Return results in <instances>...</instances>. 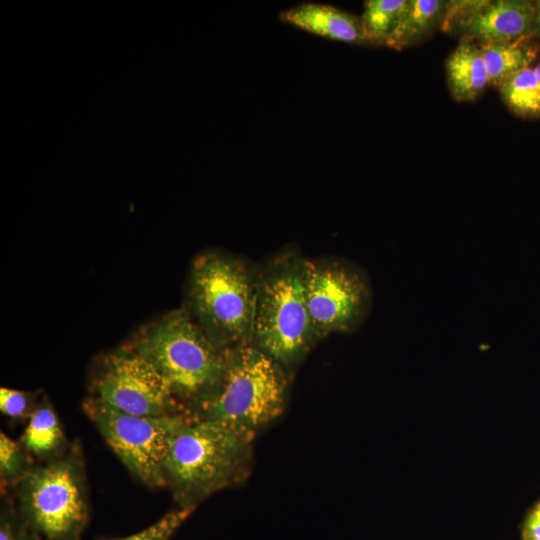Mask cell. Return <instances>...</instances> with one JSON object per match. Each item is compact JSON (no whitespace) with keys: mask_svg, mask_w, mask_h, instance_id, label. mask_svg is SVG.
I'll return each mask as SVG.
<instances>
[{"mask_svg":"<svg viewBox=\"0 0 540 540\" xmlns=\"http://www.w3.org/2000/svg\"><path fill=\"white\" fill-rule=\"evenodd\" d=\"M226 367L216 387L187 413L253 442L284 412L289 374L252 344L225 351Z\"/></svg>","mask_w":540,"mask_h":540,"instance_id":"cell-1","label":"cell"},{"mask_svg":"<svg viewBox=\"0 0 540 540\" xmlns=\"http://www.w3.org/2000/svg\"><path fill=\"white\" fill-rule=\"evenodd\" d=\"M252 464V441L203 420L188 418L164 462V488L179 508L194 509L211 495L242 483Z\"/></svg>","mask_w":540,"mask_h":540,"instance_id":"cell-2","label":"cell"},{"mask_svg":"<svg viewBox=\"0 0 540 540\" xmlns=\"http://www.w3.org/2000/svg\"><path fill=\"white\" fill-rule=\"evenodd\" d=\"M128 344L162 377L186 416L225 371V351L182 309L142 327Z\"/></svg>","mask_w":540,"mask_h":540,"instance_id":"cell-3","label":"cell"},{"mask_svg":"<svg viewBox=\"0 0 540 540\" xmlns=\"http://www.w3.org/2000/svg\"><path fill=\"white\" fill-rule=\"evenodd\" d=\"M304 262L297 254L286 253L257 274L252 345L289 375L322 338L306 303Z\"/></svg>","mask_w":540,"mask_h":540,"instance_id":"cell-4","label":"cell"},{"mask_svg":"<svg viewBox=\"0 0 540 540\" xmlns=\"http://www.w3.org/2000/svg\"><path fill=\"white\" fill-rule=\"evenodd\" d=\"M257 274L240 259L206 252L193 262L189 297L197 324L220 350L252 344Z\"/></svg>","mask_w":540,"mask_h":540,"instance_id":"cell-5","label":"cell"},{"mask_svg":"<svg viewBox=\"0 0 540 540\" xmlns=\"http://www.w3.org/2000/svg\"><path fill=\"white\" fill-rule=\"evenodd\" d=\"M16 507L43 540H81L89 521L85 456L79 440L36 462L11 491Z\"/></svg>","mask_w":540,"mask_h":540,"instance_id":"cell-6","label":"cell"},{"mask_svg":"<svg viewBox=\"0 0 540 540\" xmlns=\"http://www.w3.org/2000/svg\"><path fill=\"white\" fill-rule=\"evenodd\" d=\"M83 410L136 479L149 488H164L163 467L169 446L188 416L131 415L87 397Z\"/></svg>","mask_w":540,"mask_h":540,"instance_id":"cell-7","label":"cell"},{"mask_svg":"<svg viewBox=\"0 0 540 540\" xmlns=\"http://www.w3.org/2000/svg\"><path fill=\"white\" fill-rule=\"evenodd\" d=\"M87 398L137 416L184 414L162 377L129 344L95 360Z\"/></svg>","mask_w":540,"mask_h":540,"instance_id":"cell-8","label":"cell"},{"mask_svg":"<svg viewBox=\"0 0 540 540\" xmlns=\"http://www.w3.org/2000/svg\"><path fill=\"white\" fill-rule=\"evenodd\" d=\"M304 289L312 323L322 338L355 330L370 308L367 277L344 262L305 259Z\"/></svg>","mask_w":540,"mask_h":540,"instance_id":"cell-9","label":"cell"},{"mask_svg":"<svg viewBox=\"0 0 540 540\" xmlns=\"http://www.w3.org/2000/svg\"><path fill=\"white\" fill-rule=\"evenodd\" d=\"M535 4L527 0L485 1L478 9L457 21L465 37L481 44L513 41L531 36Z\"/></svg>","mask_w":540,"mask_h":540,"instance_id":"cell-10","label":"cell"},{"mask_svg":"<svg viewBox=\"0 0 540 540\" xmlns=\"http://www.w3.org/2000/svg\"><path fill=\"white\" fill-rule=\"evenodd\" d=\"M279 19L308 33L334 41L367 45L361 17L333 5L303 2L280 12Z\"/></svg>","mask_w":540,"mask_h":540,"instance_id":"cell-11","label":"cell"},{"mask_svg":"<svg viewBox=\"0 0 540 540\" xmlns=\"http://www.w3.org/2000/svg\"><path fill=\"white\" fill-rule=\"evenodd\" d=\"M447 83L457 101L476 99L489 84L487 68L480 47L464 37L446 59Z\"/></svg>","mask_w":540,"mask_h":540,"instance_id":"cell-12","label":"cell"},{"mask_svg":"<svg viewBox=\"0 0 540 540\" xmlns=\"http://www.w3.org/2000/svg\"><path fill=\"white\" fill-rule=\"evenodd\" d=\"M19 442L36 462L54 459L67 451L68 441L60 420L44 394L20 437Z\"/></svg>","mask_w":540,"mask_h":540,"instance_id":"cell-13","label":"cell"},{"mask_svg":"<svg viewBox=\"0 0 540 540\" xmlns=\"http://www.w3.org/2000/svg\"><path fill=\"white\" fill-rule=\"evenodd\" d=\"M531 37L479 46L487 68L489 84L499 88L512 76L530 67L538 53Z\"/></svg>","mask_w":540,"mask_h":540,"instance_id":"cell-14","label":"cell"},{"mask_svg":"<svg viewBox=\"0 0 540 540\" xmlns=\"http://www.w3.org/2000/svg\"><path fill=\"white\" fill-rule=\"evenodd\" d=\"M445 5L441 0H408L384 46L401 50L420 42L442 20Z\"/></svg>","mask_w":540,"mask_h":540,"instance_id":"cell-15","label":"cell"},{"mask_svg":"<svg viewBox=\"0 0 540 540\" xmlns=\"http://www.w3.org/2000/svg\"><path fill=\"white\" fill-rule=\"evenodd\" d=\"M408 0H368L361 16L367 45L384 46Z\"/></svg>","mask_w":540,"mask_h":540,"instance_id":"cell-16","label":"cell"},{"mask_svg":"<svg viewBox=\"0 0 540 540\" xmlns=\"http://www.w3.org/2000/svg\"><path fill=\"white\" fill-rule=\"evenodd\" d=\"M503 102L516 115L540 116V93L534 69L528 67L499 87Z\"/></svg>","mask_w":540,"mask_h":540,"instance_id":"cell-17","label":"cell"},{"mask_svg":"<svg viewBox=\"0 0 540 540\" xmlns=\"http://www.w3.org/2000/svg\"><path fill=\"white\" fill-rule=\"evenodd\" d=\"M36 463L19 441L0 433L1 494L11 493Z\"/></svg>","mask_w":540,"mask_h":540,"instance_id":"cell-18","label":"cell"},{"mask_svg":"<svg viewBox=\"0 0 540 540\" xmlns=\"http://www.w3.org/2000/svg\"><path fill=\"white\" fill-rule=\"evenodd\" d=\"M2 497L0 540H43L20 514L10 493Z\"/></svg>","mask_w":540,"mask_h":540,"instance_id":"cell-19","label":"cell"},{"mask_svg":"<svg viewBox=\"0 0 540 540\" xmlns=\"http://www.w3.org/2000/svg\"><path fill=\"white\" fill-rule=\"evenodd\" d=\"M41 391H24L7 387L0 389V411L14 420L29 419L42 396Z\"/></svg>","mask_w":540,"mask_h":540,"instance_id":"cell-20","label":"cell"},{"mask_svg":"<svg viewBox=\"0 0 540 540\" xmlns=\"http://www.w3.org/2000/svg\"><path fill=\"white\" fill-rule=\"evenodd\" d=\"M193 511L194 509L178 507L137 533L126 537L104 540H169Z\"/></svg>","mask_w":540,"mask_h":540,"instance_id":"cell-21","label":"cell"},{"mask_svg":"<svg viewBox=\"0 0 540 540\" xmlns=\"http://www.w3.org/2000/svg\"><path fill=\"white\" fill-rule=\"evenodd\" d=\"M522 540H540V501L527 513L521 531Z\"/></svg>","mask_w":540,"mask_h":540,"instance_id":"cell-22","label":"cell"},{"mask_svg":"<svg viewBox=\"0 0 540 540\" xmlns=\"http://www.w3.org/2000/svg\"><path fill=\"white\" fill-rule=\"evenodd\" d=\"M535 16L532 29V37L540 38V0L535 1Z\"/></svg>","mask_w":540,"mask_h":540,"instance_id":"cell-23","label":"cell"},{"mask_svg":"<svg viewBox=\"0 0 540 540\" xmlns=\"http://www.w3.org/2000/svg\"><path fill=\"white\" fill-rule=\"evenodd\" d=\"M533 69H534V72H535V75H536L538 88H539V93H540V63L537 64Z\"/></svg>","mask_w":540,"mask_h":540,"instance_id":"cell-24","label":"cell"}]
</instances>
